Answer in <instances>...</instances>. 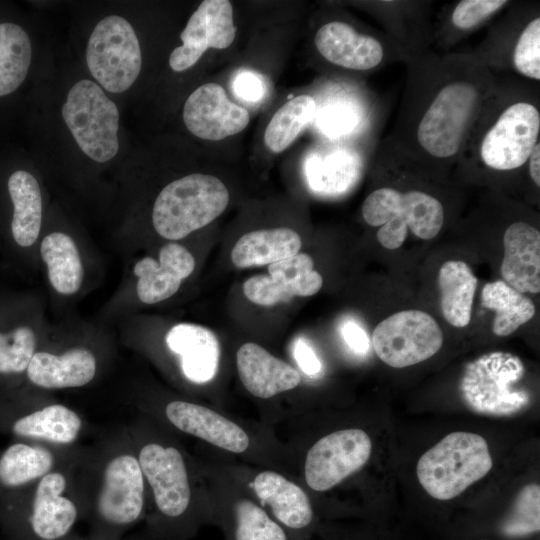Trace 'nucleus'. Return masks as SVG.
<instances>
[{"mask_svg": "<svg viewBox=\"0 0 540 540\" xmlns=\"http://www.w3.org/2000/svg\"><path fill=\"white\" fill-rule=\"evenodd\" d=\"M478 284L477 277L463 261H447L438 273L441 311L445 320L454 327L469 324Z\"/></svg>", "mask_w": 540, "mask_h": 540, "instance_id": "obj_29", "label": "nucleus"}, {"mask_svg": "<svg viewBox=\"0 0 540 540\" xmlns=\"http://www.w3.org/2000/svg\"><path fill=\"white\" fill-rule=\"evenodd\" d=\"M233 8L228 0H205L189 18L180 34L183 44L170 54L169 65L182 72L201 58L208 48L225 49L236 36Z\"/></svg>", "mask_w": 540, "mask_h": 540, "instance_id": "obj_15", "label": "nucleus"}, {"mask_svg": "<svg viewBox=\"0 0 540 540\" xmlns=\"http://www.w3.org/2000/svg\"><path fill=\"white\" fill-rule=\"evenodd\" d=\"M371 451L372 442L365 431L357 428L334 431L308 450L305 480L315 491L329 490L362 468Z\"/></svg>", "mask_w": 540, "mask_h": 540, "instance_id": "obj_14", "label": "nucleus"}, {"mask_svg": "<svg viewBox=\"0 0 540 540\" xmlns=\"http://www.w3.org/2000/svg\"><path fill=\"white\" fill-rule=\"evenodd\" d=\"M503 245L501 275L504 282L521 293H539V230L526 222H514L504 232Z\"/></svg>", "mask_w": 540, "mask_h": 540, "instance_id": "obj_24", "label": "nucleus"}, {"mask_svg": "<svg viewBox=\"0 0 540 540\" xmlns=\"http://www.w3.org/2000/svg\"><path fill=\"white\" fill-rule=\"evenodd\" d=\"M315 46L330 63L352 70L375 68L384 56L383 47L377 39L361 34L341 21L321 26L315 36Z\"/></svg>", "mask_w": 540, "mask_h": 540, "instance_id": "obj_23", "label": "nucleus"}, {"mask_svg": "<svg viewBox=\"0 0 540 540\" xmlns=\"http://www.w3.org/2000/svg\"><path fill=\"white\" fill-rule=\"evenodd\" d=\"M233 90L237 97L245 101H258L264 93V86L260 77L250 71H243L236 76Z\"/></svg>", "mask_w": 540, "mask_h": 540, "instance_id": "obj_41", "label": "nucleus"}, {"mask_svg": "<svg viewBox=\"0 0 540 540\" xmlns=\"http://www.w3.org/2000/svg\"><path fill=\"white\" fill-rule=\"evenodd\" d=\"M538 108L527 101L511 103L483 134L478 157L489 169L511 171L523 166L537 144Z\"/></svg>", "mask_w": 540, "mask_h": 540, "instance_id": "obj_12", "label": "nucleus"}, {"mask_svg": "<svg viewBox=\"0 0 540 540\" xmlns=\"http://www.w3.org/2000/svg\"><path fill=\"white\" fill-rule=\"evenodd\" d=\"M513 65L522 75L540 80V18L531 20L519 35L513 50Z\"/></svg>", "mask_w": 540, "mask_h": 540, "instance_id": "obj_38", "label": "nucleus"}, {"mask_svg": "<svg viewBox=\"0 0 540 540\" xmlns=\"http://www.w3.org/2000/svg\"><path fill=\"white\" fill-rule=\"evenodd\" d=\"M86 63L105 90L112 93L128 90L142 66L140 44L132 25L118 15L101 19L89 37Z\"/></svg>", "mask_w": 540, "mask_h": 540, "instance_id": "obj_10", "label": "nucleus"}, {"mask_svg": "<svg viewBox=\"0 0 540 540\" xmlns=\"http://www.w3.org/2000/svg\"><path fill=\"white\" fill-rule=\"evenodd\" d=\"M529 174L537 187L540 186V143L537 142L529 158Z\"/></svg>", "mask_w": 540, "mask_h": 540, "instance_id": "obj_44", "label": "nucleus"}, {"mask_svg": "<svg viewBox=\"0 0 540 540\" xmlns=\"http://www.w3.org/2000/svg\"><path fill=\"white\" fill-rule=\"evenodd\" d=\"M236 364L242 384L258 398L267 399L294 389L301 381L294 367L256 343L248 342L238 349Z\"/></svg>", "mask_w": 540, "mask_h": 540, "instance_id": "obj_25", "label": "nucleus"}, {"mask_svg": "<svg viewBox=\"0 0 540 540\" xmlns=\"http://www.w3.org/2000/svg\"><path fill=\"white\" fill-rule=\"evenodd\" d=\"M362 216L368 225L380 226L378 242L394 250L404 243L408 229L420 239L434 238L443 226L444 210L438 199L425 192L382 187L366 197Z\"/></svg>", "mask_w": 540, "mask_h": 540, "instance_id": "obj_6", "label": "nucleus"}, {"mask_svg": "<svg viewBox=\"0 0 540 540\" xmlns=\"http://www.w3.org/2000/svg\"><path fill=\"white\" fill-rule=\"evenodd\" d=\"M249 120L248 111L232 102L216 83L198 87L183 108L187 129L205 140L218 141L235 135L247 127Z\"/></svg>", "mask_w": 540, "mask_h": 540, "instance_id": "obj_17", "label": "nucleus"}, {"mask_svg": "<svg viewBox=\"0 0 540 540\" xmlns=\"http://www.w3.org/2000/svg\"><path fill=\"white\" fill-rule=\"evenodd\" d=\"M77 453L72 447L13 440L0 451V497L33 484Z\"/></svg>", "mask_w": 540, "mask_h": 540, "instance_id": "obj_18", "label": "nucleus"}, {"mask_svg": "<svg viewBox=\"0 0 540 540\" xmlns=\"http://www.w3.org/2000/svg\"><path fill=\"white\" fill-rule=\"evenodd\" d=\"M259 500L267 504L274 519L286 530L300 531L314 518L309 497L297 484L273 471H263L253 480Z\"/></svg>", "mask_w": 540, "mask_h": 540, "instance_id": "obj_27", "label": "nucleus"}, {"mask_svg": "<svg viewBox=\"0 0 540 540\" xmlns=\"http://www.w3.org/2000/svg\"><path fill=\"white\" fill-rule=\"evenodd\" d=\"M311 187L323 193H337L347 188L357 175V164L346 152L313 155L306 165Z\"/></svg>", "mask_w": 540, "mask_h": 540, "instance_id": "obj_37", "label": "nucleus"}, {"mask_svg": "<svg viewBox=\"0 0 540 540\" xmlns=\"http://www.w3.org/2000/svg\"><path fill=\"white\" fill-rule=\"evenodd\" d=\"M316 102L310 95L296 96L283 104L268 123L264 142L269 150L279 153L287 149L313 120Z\"/></svg>", "mask_w": 540, "mask_h": 540, "instance_id": "obj_34", "label": "nucleus"}, {"mask_svg": "<svg viewBox=\"0 0 540 540\" xmlns=\"http://www.w3.org/2000/svg\"><path fill=\"white\" fill-rule=\"evenodd\" d=\"M229 192L215 176L193 173L167 184L152 210L155 231L179 240L208 225L226 209Z\"/></svg>", "mask_w": 540, "mask_h": 540, "instance_id": "obj_5", "label": "nucleus"}, {"mask_svg": "<svg viewBox=\"0 0 540 540\" xmlns=\"http://www.w3.org/2000/svg\"><path fill=\"white\" fill-rule=\"evenodd\" d=\"M323 278L314 270V261L306 253H297L268 266V275H254L243 285L244 295L254 304L273 306L295 296L316 294Z\"/></svg>", "mask_w": 540, "mask_h": 540, "instance_id": "obj_16", "label": "nucleus"}, {"mask_svg": "<svg viewBox=\"0 0 540 540\" xmlns=\"http://www.w3.org/2000/svg\"><path fill=\"white\" fill-rule=\"evenodd\" d=\"M341 334L346 344L356 353L365 354L369 350V338L357 322L346 321L341 327Z\"/></svg>", "mask_w": 540, "mask_h": 540, "instance_id": "obj_43", "label": "nucleus"}, {"mask_svg": "<svg viewBox=\"0 0 540 540\" xmlns=\"http://www.w3.org/2000/svg\"><path fill=\"white\" fill-rule=\"evenodd\" d=\"M64 540H93L91 539L90 537L89 538H82V537H79V536H75L73 534H71L70 536H68L67 538H65ZM122 540H152L150 538H123Z\"/></svg>", "mask_w": 540, "mask_h": 540, "instance_id": "obj_45", "label": "nucleus"}, {"mask_svg": "<svg viewBox=\"0 0 540 540\" xmlns=\"http://www.w3.org/2000/svg\"><path fill=\"white\" fill-rule=\"evenodd\" d=\"M525 368L512 353L494 351L469 362L460 381L464 403L474 412L511 416L528 407L530 394L521 385Z\"/></svg>", "mask_w": 540, "mask_h": 540, "instance_id": "obj_7", "label": "nucleus"}, {"mask_svg": "<svg viewBox=\"0 0 540 540\" xmlns=\"http://www.w3.org/2000/svg\"><path fill=\"white\" fill-rule=\"evenodd\" d=\"M293 354L297 364L305 374L315 376L321 371L322 364L319 358L304 339H298L295 342Z\"/></svg>", "mask_w": 540, "mask_h": 540, "instance_id": "obj_42", "label": "nucleus"}, {"mask_svg": "<svg viewBox=\"0 0 540 540\" xmlns=\"http://www.w3.org/2000/svg\"><path fill=\"white\" fill-rule=\"evenodd\" d=\"M167 347L180 356L184 376L193 383H206L217 372L220 345L215 334L200 325L181 323L165 337Z\"/></svg>", "mask_w": 540, "mask_h": 540, "instance_id": "obj_26", "label": "nucleus"}, {"mask_svg": "<svg viewBox=\"0 0 540 540\" xmlns=\"http://www.w3.org/2000/svg\"><path fill=\"white\" fill-rule=\"evenodd\" d=\"M484 96L472 76H456L442 84L417 120L415 140L420 150L436 159L457 155Z\"/></svg>", "mask_w": 540, "mask_h": 540, "instance_id": "obj_3", "label": "nucleus"}, {"mask_svg": "<svg viewBox=\"0 0 540 540\" xmlns=\"http://www.w3.org/2000/svg\"><path fill=\"white\" fill-rule=\"evenodd\" d=\"M136 453L157 513L164 521L183 522L191 505V487L180 450L149 441L139 445Z\"/></svg>", "mask_w": 540, "mask_h": 540, "instance_id": "obj_13", "label": "nucleus"}, {"mask_svg": "<svg viewBox=\"0 0 540 540\" xmlns=\"http://www.w3.org/2000/svg\"><path fill=\"white\" fill-rule=\"evenodd\" d=\"M353 116L348 109L333 107L321 115L320 126L325 133L338 135L352 128Z\"/></svg>", "mask_w": 540, "mask_h": 540, "instance_id": "obj_40", "label": "nucleus"}, {"mask_svg": "<svg viewBox=\"0 0 540 540\" xmlns=\"http://www.w3.org/2000/svg\"><path fill=\"white\" fill-rule=\"evenodd\" d=\"M37 351V335L24 323L0 322V396L16 390Z\"/></svg>", "mask_w": 540, "mask_h": 540, "instance_id": "obj_31", "label": "nucleus"}, {"mask_svg": "<svg viewBox=\"0 0 540 540\" xmlns=\"http://www.w3.org/2000/svg\"><path fill=\"white\" fill-rule=\"evenodd\" d=\"M84 429V420L61 403L29 402L16 390L0 396V433L14 440L71 448Z\"/></svg>", "mask_w": 540, "mask_h": 540, "instance_id": "obj_9", "label": "nucleus"}, {"mask_svg": "<svg viewBox=\"0 0 540 540\" xmlns=\"http://www.w3.org/2000/svg\"><path fill=\"white\" fill-rule=\"evenodd\" d=\"M62 117L79 148L92 160L104 163L119 150V111L95 82H76L62 105Z\"/></svg>", "mask_w": 540, "mask_h": 540, "instance_id": "obj_8", "label": "nucleus"}, {"mask_svg": "<svg viewBox=\"0 0 540 540\" xmlns=\"http://www.w3.org/2000/svg\"><path fill=\"white\" fill-rule=\"evenodd\" d=\"M32 61L28 32L16 21L0 20V100L16 93L25 82Z\"/></svg>", "mask_w": 540, "mask_h": 540, "instance_id": "obj_30", "label": "nucleus"}, {"mask_svg": "<svg viewBox=\"0 0 540 540\" xmlns=\"http://www.w3.org/2000/svg\"><path fill=\"white\" fill-rule=\"evenodd\" d=\"M97 372L94 353L82 347L60 354L36 351L26 373V380L35 387L55 390L82 387L90 383Z\"/></svg>", "mask_w": 540, "mask_h": 540, "instance_id": "obj_21", "label": "nucleus"}, {"mask_svg": "<svg viewBox=\"0 0 540 540\" xmlns=\"http://www.w3.org/2000/svg\"><path fill=\"white\" fill-rule=\"evenodd\" d=\"M372 344L381 361L404 368L435 355L443 344L436 320L421 310H404L382 320L372 333Z\"/></svg>", "mask_w": 540, "mask_h": 540, "instance_id": "obj_11", "label": "nucleus"}, {"mask_svg": "<svg viewBox=\"0 0 540 540\" xmlns=\"http://www.w3.org/2000/svg\"><path fill=\"white\" fill-rule=\"evenodd\" d=\"M504 0H463L460 1L451 16L455 27L465 30L480 24L483 20L502 8Z\"/></svg>", "mask_w": 540, "mask_h": 540, "instance_id": "obj_39", "label": "nucleus"}, {"mask_svg": "<svg viewBox=\"0 0 540 540\" xmlns=\"http://www.w3.org/2000/svg\"><path fill=\"white\" fill-rule=\"evenodd\" d=\"M493 466L484 437L466 431L446 435L418 460L416 475L434 499L447 501L485 477Z\"/></svg>", "mask_w": 540, "mask_h": 540, "instance_id": "obj_4", "label": "nucleus"}, {"mask_svg": "<svg viewBox=\"0 0 540 540\" xmlns=\"http://www.w3.org/2000/svg\"><path fill=\"white\" fill-rule=\"evenodd\" d=\"M79 480L93 540H122L145 509L146 482L126 433L96 453H84Z\"/></svg>", "mask_w": 540, "mask_h": 540, "instance_id": "obj_1", "label": "nucleus"}, {"mask_svg": "<svg viewBox=\"0 0 540 540\" xmlns=\"http://www.w3.org/2000/svg\"><path fill=\"white\" fill-rule=\"evenodd\" d=\"M195 268L193 255L182 245L168 243L159 252V261L144 257L134 265L137 295L145 304H155L173 296Z\"/></svg>", "mask_w": 540, "mask_h": 540, "instance_id": "obj_19", "label": "nucleus"}, {"mask_svg": "<svg viewBox=\"0 0 540 540\" xmlns=\"http://www.w3.org/2000/svg\"><path fill=\"white\" fill-rule=\"evenodd\" d=\"M481 305L495 313L492 330L499 337L514 333L530 321L536 311L530 298L502 280L484 285Z\"/></svg>", "mask_w": 540, "mask_h": 540, "instance_id": "obj_33", "label": "nucleus"}, {"mask_svg": "<svg viewBox=\"0 0 540 540\" xmlns=\"http://www.w3.org/2000/svg\"><path fill=\"white\" fill-rule=\"evenodd\" d=\"M40 254L52 287L63 295L76 293L83 281V265L73 239L62 232L50 233L41 242Z\"/></svg>", "mask_w": 540, "mask_h": 540, "instance_id": "obj_32", "label": "nucleus"}, {"mask_svg": "<svg viewBox=\"0 0 540 540\" xmlns=\"http://www.w3.org/2000/svg\"><path fill=\"white\" fill-rule=\"evenodd\" d=\"M301 245L299 234L290 228L255 230L238 239L231 260L238 268L270 265L299 253Z\"/></svg>", "mask_w": 540, "mask_h": 540, "instance_id": "obj_28", "label": "nucleus"}, {"mask_svg": "<svg viewBox=\"0 0 540 540\" xmlns=\"http://www.w3.org/2000/svg\"><path fill=\"white\" fill-rule=\"evenodd\" d=\"M497 533L507 540L537 536L540 531V487L532 483L524 486L509 511L498 522Z\"/></svg>", "mask_w": 540, "mask_h": 540, "instance_id": "obj_36", "label": "nucleus"}, {"mask_svg": "<svg viewBox=\"0 0 540 540\" xmlns=\"http://www.w3.org/2000/svg\"><path fill=\"white\" fill-rule=\"evenodd\" d=\"M228 528L231 540H290L287 530L249 499L235 503Z\"/></svg>", "mask_w": 540, "mask_h": 540, "instance_id": "obj_35", "label": "nucleus"}, {"mask_svg": "<svg viewBox=\"0 0 540 540\" xmlns=\"http://www.w3.org/2000/svg\"><path fill=\"white\" fill-rule=\"evenodd\" d=\"M84 452L33 484L0 497V528L8 540H64L72 534L85 506L78 464Z\"/></svg>", "mask_w": 540, "mask_h": 540, "instance_id": "obj_2", "label": "nucleus"}, {"mask_svg": "<svg viewBox=\"0 0 540 540\" xmlns=\"http://www.w3.org/2000/svg\"><path fill=\"white\" fill-rule=\"evenodd\" d=\"M164 414L181 432L224 450L242 453L249 446V437L239 425L205 406L173 400L165 406Z\"/></svg>", "mask_w": 540, "mask_h": 540, "instance_id": "obj_20", "label": "nucleus"}, {"mask_svg": "<svg viewBox=\"0 0 540 540\" xmlns=\"http://www.w3.org/2000/svg\"><path fill=\"white\" fill-rule=\"evenodd\" d=\"M4 191L10 206V240L19 249L29 248L38 239L42 224L39 183L31 172L17 168L4 179Z\"/></svg>", "mask_w": 540, "mask_h": 540, "instance_id": "obj_22", "label": "nucleus"}]
</instances>
